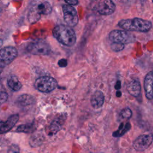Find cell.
<instances>
[{
	"label": "cell",
	"instance_id": "obj_1",
	"mask_svg": "<svg viewBox=\"0 0 153 153\" xmlns=\"http://www.w3.org/2000/svg\"><path fill=\"white\" fill-rule=\"evenodd\" d=\"M118 25L127 31L140 32H147L151 30L152 26L150 21L137 17L122 19L118 22Z\"/></svg>",
	"mask_w": 153,
	"mask_h": 153
},
{
	"label": "cell",
	"instance_id": "obj_2",
	"mask_svg": "<svg viewBox=\"0 0 153 153\" xmlns=\"http://www.w3.org/2000/svg\"><path fill=\"white\" fill-rule=\"evenodd\" d=\"M53 35L62 44L71 47L76 42V37L75 31L69 26L59 25L53 30Z\"/></svg>",
	"mask_w": 153,
	"mask_h": 153
},
{
	"label": "cell",
	"instance_id": "obj_3",
	"mask_svg": "<svg viewBox=\"0 0 153 153\" xmlns=\"http://www.w3.org/2000/svg\"><path fill=\"white\" fill-rule=\"evenodd\" d=\"M52 11V7L50 2L42 1L33 5L29 10L27 19L30 23L34 24L41 18V15L50 14Z\"/></svg>",
	"mask_w": 153,
	"mask_h": 153
},
{
	"label": "cell",
	"instance_id": "obj_4",
	"mask_svg": "<svg viewBox=\"0 0 153 153\" xmlns=\"http://www.w3.org/2000/svg\"><path fill=\"white\" fill-rule=\"evenodd\" d=\"M57 85L56 80L50 76H42L36 79L35 87L39 91L49 93L54 90Z\"/></svg>",
	"mask_w": 153,
	"mask_h": 153
},
{
	"label": "cell",
	"instance_id": "obj_5",
	"mask_svg": "<svg viewBox=\"0 0 153 153\" xmlns=\"http://www.w3.org/2000/svg\"><path fill=\"white\" fill-rule=\"evenodd\" d=\"M27 50L33 55H47L51 51V47L49 44L43 39H39L33 42L30 43Z\"/></svg>",
	"mask_w": 153,
	"mask_h": 153
},
{
	"label": "cell",
	"instance_id": "obj_6",
	"mask_svg": "<svg viewBox=\"0 0 153 153\" xmlns=\"http://www.w3.org/2000/svg\"><path fill=\"white\" fill-rule=\"evenodd\" d=\"M109 39L112 42L128 44L134 39L133 35L125 30H113L109 34Z\"/></svg>",
	"mask_w": 153,
	"mask_h": 153
},
{
	"label": "cell",
	"instance_id": "obj_7",
	"mask_svg": "<svg viewBox=\"0 0 153 153\" xmlns=\"http://www.w3.org/2000/svg\"><path fill=\"white\" fill-rule=\"evenodd\" d=\"M63 19L67 26L70 27L75 26L78 23V16L77 11L72 5L64 4L62 6Z\"/></svg>",
	"mask_w": 153,
	"mask_h": 153
},
{
	"label": "cell",
	"instance_id": "obj_8",
	"mask_svg": "<svg viewBox=\"0 0 153 153\" xmlns=\"http://www.w3.org/2000/svg\"><path fill=\"white\" fill-rule=\"evenodd\" d=\"M17 56V49L12 46L2 48L0 51V65L4 68L11 63Z\"/></svg>",
	"mask_w": 153,
	"mask_h": 153
},
{
	"label": "cell",
	"instance_id": "obj_9",
	"mask_svg": "<svg viewBox=\"0 0 153 153\" xmlns=\"http://www.w3.org/2000/svg\"><path fill=\"white\" fill-rule=\"evenodd\" d=\"M153 140V134H144L137 137L133 143L134 149L138 151H142L147 149L152 143Z\"/></svg>",
	"mask_w": 153,
	"mask_h": 153
},
{
	"label": "cell",
	"instance_id": "obj_10",
	"mask_svg": "<svg viewBox=\"0 0 153 153\" xmlns=\"http://www.w3.org/2000/svg\"><path fill=\"white\" fill-rule=\"evenodd\" d=\"M115 4L112 0H100L96 5V10L101 15H110L115 10Z\"/></svg>",
	"mask_w": 153,
	"mask_h": 153
},
{
	"label": "cell",
	"instance_id": "obj_11",
	"mask_svg": "<svg viewBox=\"0 0 153 153\" xmlns=\"http://www.w3.org/2000/svg\"><path fill=\"white\" fill-rule=\"evenodd\" d=\"M66 117L63 115L55 118L48 127L47 133L49 135H53L59 131L65 121Z\"/></svg>",
	"mask_w": 153,
	"mask_h": 153
},
{
	"label": "cell",
	"instance_id": "obj_12",
	"mask_svg": "<svg viewBox=\"0 0 153 153\" xmlns=\"http://www.w3.org/2000/svg\"><path fill=\"white\" fill-rule=\"evenodd\" d=\"M145 96L148 99H153V71L148 73L144 79Z\"/></svg>",
	"mask_w": 153,
	"mask_h": 153
},
{
	"label": "cell",
	"instance_id": "obj_13",
	"mask_svg": "<svg viewBox=\"0 0 153 153\" xmlns=\"http://www.w3.org/2000/svg\"><path fill=\"white\" fill-rule=\"evenodd\" d=\"M19 118L18 114H14L11 115L7 121H1L0 123V131L1 133H4L10 130L17 123Z\"/></svg>",
	"mask_w": 153,
	"mask_h": 153
},
{
	"label": "cell",
	"instance_id": "obj_14",
	"mask_svg": "<svg viewBox=\"0 0 153 153\" xmlns=\"http://www.w3.org/2000/svg\"><path fill=\"white\" fill-rule=\"evenodd\" d=\"M105 100V96L103 93L99 90L96 91L91 97L90 102L91 106L94 109H99L101 108Z\"/></svg>",
	"mask_w": 153,
	"mask_h": 153
},
{
	"label": "cell",
	"instance_id": "obj_15",
	"mask_svg": "<svg viewBox=\"0 0 153 153\" xmlns=\"http://www.w3.org/2000/svg\"><path fill=\"white\" fill-rule=\"evenodd\" d=\"M127 90L131 96L137 97L140 94L141 90L140 82L136 79L131 81L127 85Z\"/></svg>",
	"mask_w": 153,
	"mask_h": 153
},
{
	"label": "cell",
	"instance_id": "obj_16",
	"mask_svg": "<svg viewBox=\"0 0 153 153\" xmlns=\"http://www.w3.org/2000/svg\"><path fill=\"white\" fill-rule=\"evenodd\" d=\"M35 102V97L27 94H24L20 96L17 100L16 103L20 106H26L33 104Z\"/></svg>",
	"mask_w": 153,
	"mask_h": 153
},
{
	"label": "cell",
	"instance_id": "obj_17",
	"mask_svg": "<svg viewBox=\"0 0 153 153\" xmlns=\"http://www.w3.org/2000/svg\"><path fill=\"white\" fill-rule=\"evenodd\" d=\"M7 84L8 87L13 91H17L20 90L22 84L15 75H11L7 79Z\"/></svg>",
	"mask_w": 153,
	"mask_h": 153
},
{
	"label": "cell",
	"instance_id": "obj_18",
	"mask_svg": "<svg viewBox=\"0 0 153 153\" xmlns=\"http://www.w3.org/2000/svg\"><path fill=\"white\" fill-rule=\"evenodd\" d=\"M131 128V124L130 123L127 122L126 123H121L117 130L115 131L112 135L114 137H120L124 135L127 131H128Z\"/></svg>",
	"mask_w": 153,
	"mask_h": 153
},
{
	"label": "cell",
	"instance_id": "obj_19",
	"mask_svg": "<svg viewBox=\"0 0 153 153\" xmlns=\"http://www.w3.org/2000/svg\"><path fill=\"white\" fill-rule=\"evenodd\" d=\"M36 129L34 124L32 123H27L25 124H22L18 126L16 129V131L18 132H23V133H31L35 131Z\"/></svg>",
	"mask_w": 153,
	"mask_h": 153
},
{
	"label": "cell",
	"instance_id": "obj_20",
	"mask_svg": "<svg viewBox=\"0 0 153 153\" xmlns=\"http://www.w3.org/2000/svg\"><path fill=\"white\" fill-rule=\"evenodd\" d=\"M33 137L31 138L30 140V143L32 146H37L38 145H39L43 141V137L42 136H39L38 134L37 136H32Z\"/></svg>",
	"mask_w": 153,
	"mask_h": 153
},
{
	"label": "cell",
	"instance_id": "obj_21",
	"mask_svg": "<svg viewBox=\"0 0 153 153\" xmlns=\"http://www.w3.org/2000/svg\"><path fill=\"white\" fill-rule=\"evenodd\" d=\"M132 112L131 109L128 108H126L123 109L120 112V116L124 119H130L131 117Z\"/></svg>",
	"mask_w": 153,
	"mask_h": 153
},
{
	"label": "cell",
	"instance_id": "obj_22",
	"mask_svg": "<svg viewBox=\"0 0 153 153\" xmlns=\"http://www.w3.org/2000/svg\"><path fill=\"white\" fill-rule=\"evenodd\" d=\"M111 48L114 51H120L124 49V44L117 42H112L111 44Z\"/></svg>",
	"mask_w": 153,
	"mask_h": 153
},
{
	"label": "cell",
	"instance_id": "obj_23",
	"mask_svg": "<svg viewBox=\"0 0 153 153\" xmlns=\"http://www.w3.org/2000/svg\"><path fill=\"white\" fill-rule=\"evenodd\" d=\"M7 153H20V148L18 145L12 144L8 147Z\"/></svg>",
	"mask_w": 153,
	"mask_h": 153
},
{
	"label": "cell",
	"instance_id": "obj_24",
	"mask_svg": "<svg viewBox=\"0 0 153 153\" xmlns=\"http://www.w3.org/2000/svg\"><path fill=\"white\" fill-rule=\"evenodd\" d=\"M8 97V94L5 92V91H1V94H0V102L2 104L3 103L5 102Z\"/></svg>",
	"mask_w": 153,
	"mask_h": 153
},
{
	"label": "cell",
	"instance_id": "obj_25",
	"mask_svg": "<svg viewBox=\"0 0 153 153\" xmlns=\"http://www.w3.org/2000/svg\"><path fill=\"white\" fill-rule=\"evenodd\" d=\"M58 65L61 68H65L68 65V61L65 59H62L58 61Z\"/></svg>",
	"mask_w": 153,
	"mask_h": 153
},
{
	"label": "cell",
	"instance_id": "obj_26",
	"mask_svg": "<svg viewBox=\"0 0 153 153\" xmlns=\"http://www.w3.org/2000/svg\"><path fill=\"white\" fill-rule=\"evenodd\" d=\"M66 2L71 5H76L78 4V0H65Z\"/></svg>",
	"mask_w": 153,
	"mask_h": 153
},
{
	"label": "cell",
	"instance_id": "obj_27",
	"mask_svg": "<svg viewBox=\"0 0 153 153\" xmlns=\"http://www.w3.org/2000/svg\"><path fill=\"white\" fill-rule=\"evenodd\" d=\"M121 82L120 81H117L115 85V88L117 90H119L120 88H121Z\"/></svg>",
	"mask_w": 153,
	"mask_h": 153
},
{
	"label": "cell",
	"instance_id": "obj_28",
	"mask_svg": "<svg viewBox=\"0 0 153 153\" xmlns=\"http://www.w3.org/2000/svg\"><path fill=\"white\" fill-rule=\"evenodd\" d=\"M116 96H117V97H120L121 96V92L120 91H117L116 92Z\"/></svg>",
	"mask_w": 153,
	"mask_h": 153
}]
</instances>
